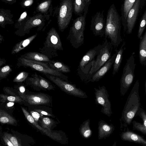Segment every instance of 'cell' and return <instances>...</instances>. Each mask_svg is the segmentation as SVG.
<instances>
[{
	"label": "cell",
	"mask_w": 146,
	"mask_h": 146,
	"mask_svg": "<svg viewBox=\"0 0 146 146\" xmlns=\"http://www.w3.org/2000/svg\"><path fill=\"white\" fill-rule=\"evenodd\" d=\"M139 82L137 80L132 88L119 119L120 129L123 131L130 125L139 109L141 107L140 98L139 95Z\"/></svg>",
	"instance_id": "1"
},
{
	"label": "cell",
	"mask_w": 146,
	"mask_h": 146,
	"mask_svg": "<svg viewBox=\"0 0 146 146\" xmlns=\"http://www.w3.org/2000/svg\"><path fill=\"white\" fill-rule=\"evenodd\" d=\"M121 24L120 16L114 4L111 5L106 15L105 38H109L115 48L119 46L123 41L121 35Z\"/></svg>",
	"instance_id": "2"
},
{
	"label": "cell",
	"mask_w": 146,
	"mask_h": 146,
	"mask_svg": "<svg viewBox=\"0 0 146 146\" xmlns=\"http://www.w3.org/2000/svg\"><path fill=\"white\" fill-rule=\"evenodd\" d=\"M39 50L50 59L58 56V50H63L60 38L54 28H52L47 33L43 46Z\"/></svg>",
	"instance_id": "3"
},
{
	"label": "cell",
	"mask_w": 146,
	"mask_h": 146,
	"mask_svg": "<svg viewBox=\"0 0 146 146\" xmlns=\"http://www.w3.org/2000/svg\"><path fill=\"white\" fill-rule=\"evenodd\" d=\"M87 13L84 12L82 15L76 18L70 29L67 40H69L72 46L77 48L84 43V32L86 26V17Z\"/></svg>",
	"instance_id": "4"
},
{
	"label": "cell",
	"mask_w": 146,
	"mask_h": 146,
	"mask_svg": "<svg viewBox=\"0 0 146 146\" xmlns=\"http://www.w3.org/2000/svg\"><path fill=\"white\" fill-rule=\"evenodd\" d=\"M113 46L107 39L104 38L103 43L98 52L96 60L92 61V66L88 73L87 80H89L111 57Z\"/></svg>",
	"instance_id": "5"
},
{
	"label": "cell",
	"mask_w": 146,
	"mask_h": 146,
	"mask_svg": "<svg viewBox=\"0 0 146 146\" xmlns=\"http://www.w3.org/2000/svg\"><path fill=\"white\" fill-rule=\"evenodd\" d=\"M17 65L19 67L23 66L29 67L44 74H49L57 76L69 82L67 76L62 73L50 68L48 66L47 63L34 61L20 57L17 59Z\"/></svg>",
	"instance_id": "6"
},
{
	"label": "cell",
	"mask_w": 146,
	"mask_h": 146,
	"mask_svg": "<svg viewBox=\"0 0 146 146\" xmlns=\"http://www.w3.org/2000/svg\"><path fill=\"white\" fill-rule=\"evenodd\" d=\"M134 54L132 53L127 60L123 69L120 82V93L124 96L133 83L135 77L134 71L136 66Z\"/></svg>",
	"instance_id": "7"
},
{
	"label": "cell",
	"mask_w": 146,
	"mask_h": 146,
	"mask_svg": "<svg viewBox=\"0 0 146 146\" xmlns=\"http://www.w3.org/2000/svg\"><path fill=\"white\" fill-rule=\"evenodd\" d=\"M73 0H63L60 2L57 16L59 29L63 32L68 27L72 17Z\"/></svg>",
	"instance_id": "8"
},
{
	"label": "cell",
	"mask_w": 146,
	"mask_h": 146,
	"mask_svg": "<svg viewBox=\"0 0 146 146\" xmlns=\"http://www.w3.org/2000/svg\"><path fill=\"white\" fill-rule=\"evenodd\" d=\"M44 75L61 90L67 94L82 98L88 97L85 92L80 88H77L74 84L57 76L49 74H45Z\"/></svg>",
	"instance_id": "9"
},
{
	"label": "cell",
	"mask_w": 146,
	"mask_h": 146,
	"mask_svg": "<svg viewBox=\"0 0 146 146\" xmlns=\"http://www.w3.org/2000/svg\"><path fill=\"white\" fill-rule=\"evenodd\" d=\"M96 103L98 105H101L102 107L101 112L106 115L110 117L112 114L111 105L108 99L109 95L104 86L98 88H94Z\"/></svg>",
	"instance_id": "10"
},
{
	"label": "cell",
	"mask_w": 146,
	"mask_h": 146,
	"mask_svg": "<svg viewBox=\"0 0 146 146\" xmlns=\"http://www.w3.org/2000/svg\"><path fill=\"white\" fill-rule=\"evenodd\" d=\"M27 84L35 90H55V86L48 80L35 72L26 80Z\"/></svg>",
	"instance_id": "11"
},
{
	"label": "cell",
	"mask_w": 146,
	"mask_h": 146,
	"mask_svg": "<svg viewBox=\"0 0 146 146\" xmlns=\"http://www.w3.org/2000/svg\"><path fill=\"white\" fill-rule=\"evenodd\" d=\"M25 97V102L30 106H52V96L45 93L30 92L26 93Z\"/></svg>",
	"instance_id": "12"
},
{
	"label": "cell",
	"mask_w": 146,
	"mask_h": 146,
	"mask_svg": "<svg viewBox=\"0 0 146 146\" xmlns=\"http://www.w3.org/2000/svg\"><path fill=\"white\" fill-rule=\"evenodd\" d=\"M105 24L104 10L97 12L92 17L90 29L95 36L104 37L105 33Z\"/></svg>",
	"instance_id": "13"
},
{
	"label": "cell",
	"mask_w": 146,
	"mask_h": 146,
	"mask_svg": "<svg viewBox=\"0 0 146 146\" xmlns=\"http://www.w3.org/2000/svg\"><path fill=\"white\" fill-rule=\"evenodd\" d=\"M141 8V0H136L130 11L127 19V30L128 34H131L137 22Z\"/></svg>",
	"instance_id": "14"
},
{
	"label": "cell",
	"mask_w": 146,
	"mask_h": 146,
	"mask_svg": "<svg viewBox=\"0 0 146 146\" xmlns=\"http://www.w3.org/2000/svg\"><path fill=\"white\" fill-rule=\"evenodd\" d=\"M120 135L123 141L138 143L143 146H146V140L144 137L130 130L128 127L123 131Z\"/></svg>",
	"instance_id": "15"
},
{
	"label": "cell",
	"mask_w": 146,
	"mask_h": 146,
	"mask_svg": "<svg viewBox=\"0 0 146 146\" xmlns=\"http://www.w3.org/2000/svg\"><path fill=\"white\" fill-rule=\"evenodd\" d=\"M21 108L25 118L32 125L52 139L60 141L61 140V137L60 134L52 132L42 127L35 120L29 113L25 108L21 106Z\"/></svg>",
	"instance_id": "16"
},
{
	"label": "cell",
	"mask_w": 146,
	"mask_h": 146,
	"mask_svg": "<svg viewBox=\"0 0 146 146\" xmlns=\"http://www.w3.org/2000/svg\"><path fill=\"white\" fill-rule=\"evenodd\" d=\"M116 53L114 54L108 61L101 67L93 76L88 80V82L98 81L103 77L111 68L116 56Z\"/></svg>",
	"instance_id": "17"
},
{
	"label": "cell",
	"mask_w": 146,
	"mask_h": 146,
	"mask_svg": "<svg viewBox=\"0 0 146 146\" xmlns=\"http://www.w3.org/2000/svg\"><path fill=\"white\" fill-rule=\"evenodd\" d=\"M1 131L3 135L9 139L14 146H26L25 137L19 132L11 129V132L8 131Z\"/></svg>",
	"instance_id": "18"
},
{
	"label": "cell",
	"mask_w": 146,
	"mask_h": 146,
	"mask_svg": "<svg viewBox=\"0 0 146 146\" xmlns=\"http://www.w3.org/2000/svg\"><path fill=\"white\" fill-rule=\"evenodd\" d=\"M45 16L40 13L30 17L23 27V30L26 33L29 32L32 28L44 25L45 21Z\"/></svg>",
	"instance_id": "19"
},
{
	"label": "cell",
	"mask_w": 146,
	"mask_h": 146,
	"mask_svg": "<svg viewBox=\"0 0 146 146\" xmlns=\"http://www.w3.org/2000/svg\"><path fill=\"white\" fill-rule=\"evenodd\" d=\"M101 46L99 44L94 48L89 50L83 56L78 66L79 71L82 72L85 67L89 63L95 60Z\"/></svg>",
	"instance_id": "20"
},
{
	"label": "cell",
	"mask_w": 146,
	"mask_h": 146,
	"mask_svg": "<svg viewBox=\"0 0 146 146\" xmlns=\"http://www.w3.org/2000/svg\"><path fill=\"white\" fill-rule=\"evenodd\" d=\"M98 139L99 140L106 139L110 136L115 130L114 125L100 120L98 123Z\"/></svg>",
	"instance_id": "21"
},
{
	"label": "cell",
	"mask_w": 146,
	"mask_h": 146,
	"mask_svg": "<svg viewBox=\"0 0 146 146\" xmlns=\"http://www.w3.org/2000/svg\"><path fill=\"white\" fill-rule=\"evenodd\" d=\"M136 0H125L121 5L120 17L121 24L124 31L127 30V19L129 13Z\"/></svg>",
	"instance_id": "22"
},
{
	"label": "cell",
	"mask_w": 146,
	"mask_h": 146,
	"mask_svg": "<svg viewBox=\"0 0 146 146\" xmlns=\"http://www.w3.org/2000/svg\"><path fill=\"white\" fill-rule=\"evenodd\" d=\"M91 0H76L73 1L74 11L79 16L83 15L84 12H87L88 7L91 3Z\"/></svg>",
	"instance_id": "23"
},
{
	"label": "cell",
	"mask_w": 146,
	"mask_h": 146,
	"mask_svg": "<svg viewBox=\"0 0 146 146\" xmlns=\"http://www.w3.org/2000/svg\"><path fill=\"white\" fill-rule=\"evenodd\" d=\"M126 42H123L119 50H116V56L113 64L112 75H114L118 72L123 58V54L125 48Z\"/></svg>",
	"instance_id": "24"
},
{
	"label": "cell",
	"mask_w": 146,
	"mask_h": 146,
	"mask_svg": "<svg viewBox=\"0 0 146 146\" xmlns=\"http://www.w3.org/2000/svg\"><path fill=\"white\" fill-rule=\"evenodd\" d=\"M13 15L10 10L0 9V26L5 28L6 25L13 24Z\"/></svg>",
	"instance_id": "25"
},
{
	"label": "cell",
	"mask_w": 146,
	"mask_h": 146,
	"mask_svg": "<svg viewBox=\"0 0 146 146\" xmlns=\"http://www.w3.org/2000/svg\"><path fill=\"white\" fill-rule=\"evenodd\" d=\"M21 57L34 61L49 62L51 60L47 56L38 52H30L21 55Z\"/></svg>",
	"instance_id": "26"
},
{
	"label": "cell",
	"mask_w": 146,
	"mask_h": 146,
	"mask_svg": "<svg viewBox=\"0 0 146 146\" xmlns=\"http://www.w3.org/2000/svg\"><path fill=\"white\" fill-rule=\"evenodd\" d=\"M139 56L141 65H146V31L140 38Z\"/></svg>",
	"instance_id": "27"
},
{
	"label": "cell",
	"mask_w": 146,
	"mask_h": 146,
	"mask_svg": "<svg viewBox=\"0 0 146 146\" xmlns=\"http://www.w3.org/2000/svg\"><path fill=\"white\" fill-rule=\"evenodd\" d=\"M37 33L19 42L13 46L11 52L12 54L19 53L28 46L36 37Z\"/></svg>",
	"instance_id": "28"
},
{
	"label": "cell",
	"mask_w": 146,
	"mask_h": 146,
	"mask_svg": "<svg viewBox=\"0 0 146 146\" xmlns=\"http://www.w3.org/2000/svg\"><path fill=\"white\" fill-rule=\"evenodd\" d=\"M47 64L50 68L60 72L66 73L70 72V67L61 62L51 60Z\"/></svg>",
	"instance_id": "29"
},
{
	"label": "cell",
	"mask_w": 146,
	"mask_h": 146,
	"mask_svg": "<svg viewBox=\"0 0 146 146\" xmlns=\"http://www.w3.org/2000/svg\"><path fill=\"white\" fill-rule=\"evenodd\" d=\"M0 123L15 126L17 125V121L14 117L1 109H0Z\"/></svg>",
	"instance_id": "30"
},
{
	"label": "cell",
	"mask_w": 146,
	"mask_h": 146,
	"mask_svg": "<svg viewBox=\"0 0 146 146\" xmlns=\"http://www.w3.org/2000/svg\"><path fill=\"white\" fill-rule=\"evenodd\" d=\"M90 120L88 119L84 121L80 127V135L84 138H89L92 135V131L90 127Z\"/></svg>",
	"instance_id": "31"
},
{
	"label": "cell",
	"mask_w": 146,
	"mask_h": 146,
	"mask_svg": "<svg viewBox=\"0 0 146 146\" xmlns=\"http://www.w3.org/2000/svg\"><path fill=\"white\" fill-rule=\"evenodd\" d=\"M31 110L35 111L40 114L48 116L55 117L52 113L51 108L45 106H31Z\"/></svg>",
	"instance_id": "32"
},
{
	"label": "cell",
	"mask_w": 146,
	"mask_h": 146,
	"mask_svg": "<svg viewBox=\"0 0 146 146\" xmlns=\"http://www.w3.org/2000/svg\"><path fill=\"white\" fill-rule=\"evenodd\" d=\"M40 119L38 121L40 123L41 126L50 131H51L52 126L56 123L52 119L44 115L42 116Z\"/></svg>",
	"instance_id": "33"
},
{
	"label": "cell",
	"mask_w": 146,
	"mask_h": 146,
	"mask_svg": "<svg viewBox=\"0 0 146 146\" xmlns=\"http://www.w3.org/2000/svg\"><path fill=\"white\" fill-rule=\"evenodd\" d=\"M52 1L51 0H48L41 3L37 6L36 11L44 15L51 5Z\"/></svg>",
	"instance_id": "34"
},
{
	"label": "cell",
	"mask_w": 146,
	"mask_h": 146,
	"mask_svg": "<svg viewBox=\"0 0 146 146\" xmlns=\"http://www.w3.org/2000/svg\"><path fill=\"white\" fill-rule=\"evenodd\" d=\"M0 102L7 101L14 103L25 102L19 96H14L0 94Z\"/></svg>",
	"instance_id": "35"
},
{
	"label": "cell",
	"mask_w": 146,
	"mask_h": 146,
	"mask_svg": "<svg viewBox=\"0 0 146 146\" xmlns=\"http://www.w3.org/2000/svg\"><path fill=\"white\" fill-rule=\"evenodd\" d=\"M146 22V10L144 11L141 19L138 31L137 37L139 39L142 36L145 30Z\"/></svg>",
	"instance_id": "36"
},
{
	"label": "cell",
	"mask_w": 146,
	"mask_h": 146,
	"mask_svg": "<svg viewBox=\"0 0 146 146\" xmlns=\"http://www.w3.org/2000/svg\"><path fill=\"white\" fill-rule=\"evenodd\" d=\"M27 17V12L25 11L21 14L19 19L16 21L15 27L17 29H19L24 23H25L30 17L28 18Z\"/></svg>",
	"instance_id": "37"
},
{
	"label": "cell",
	"mask_w": 146,
	"mask_h": 146,
	"mask_svg": "<svg viewBox=\"0 0 146 146\" xmlns=\"http://www.w3.org/2000/svg\"><path fill=\"white\" fill-rule=\"evenodd\" d=\"M131 123L133 125V130H137L145 135H146V126L135 120L132 121Z\"/></svg>",
	"instance_id": "38"
},
{
	"label": "cell",
	"mask_w": 146,
	"mask_h": 146,
	"mask_svg": "<svg viewBox=\"0 0 146 146\" xmlns=\"http://www.w3.org/2000/svg\"><path fill=\"white\" fill-rule=\"evenodd\" d=\"M12 70L11 66L8 65L0 68V80L6 78Z\"/></svg>",
	"instance_id": "39"
},
{
	"label": "cell",
	"mask_w": 146,
	"mask_h": 146,
	"mask_svg": "<svg viewBox=\"0 0 146 146\" xmlns=\"http://www.w3.org/2000/svg\"><path fill=\"white\" fill-rule=\"evenodd\" d=\"M29 73L28 72L22 71L17 75L13 80V82H21L26 80L28 77Z\"/></svg>",
	"instance_id": "40"
},
{
	"label": "cell",
	"mask_w": 146,
	"mask_h": 146,
	"mask_svg": "<svg viewBox=\"0 0 146 146\" xmlns=\"http://www.w3.org/2000/svg\"><path fill=\"white\" fill-rule=\"evenodd\" d=\"M137 116L140 117L142 120L143 124L146 125V112L142 108L140 107L137 111L135 117Z\"/></svg>",
	"instance_id": "41"
},
{
	"label": "cell",
	"mask_w": 146,
	"mask_h": 146,
	"mask_svg": "<svg viewBox=\"0 0 146 146\" xmlns=\"http://www.w3.org/2000/svg\"><path fill=\"white\" fill-rule=\"evenodd\" d=\"M0 139L4 146H14L11 141L3 135L1 130L0 131Z\"/></svg>",
	"instance_id": "42"
},
{
	"label": "cell",
	"mask_w": 146,
	"mask_h": 146,
	"mask_svg": "<svg viewBox=\"0 0 146 146\" xmlns=\"http://www.w3.org/2000/svg\"><path fill=\"white\" fill-rule=\"evenodd\" d=\"M29 113L33 117L37 123H38L40 117L43 115L36 111L32 110H31L30 111Z\"/></svg>",
	"instance_id": "43"
},
{
	"label": "cell",
	"mask_w": 146,
	"mask_h": 146,
	"mask_svg": "<svg viewBox=\"0 0 146 146\" xmlns=\"http://www.w3.org/2000/svg\"><path fill=\"white\" fill-rule=\"evenodd\" d=\"M25 90V87L23 86L19 87L17 90L19 97L23 100L24 102L25 101V95L26 94Z\"/></svg>",
	"instance_id": "44"
},
{
	"label": "cell",
	"mask_w": 146,
	"mask_h": 146,
	"mask_svg": "<svg viewBox=\"0 0 146 146\" xmlns=\"http://www.w3.org/2000/svg\"><path fill=\"white\" fill-rule=\"evenodd\" d=\"M34 3L33 0H27L21 2V5L23 8L29 7L32 5Z\"/></svg>",
	"instance_id": "45"
},
{
	"label": "cell",
	"mask_w": 146,
	"mask_h": 146,
	"mask_svg": "<svg viewBox=\"0 0 146 146\" xmlns=\"http://www.w3.org/2000/svg\"><path fill=\"white\" fill-rule=\"evenodd\" d=\"M1 1L6 3L12 5L16 2V0H2Z\"/></svg>",
	"instance_id": "46"
},
{
	"label": "cell",
	"mask_w": 146,
	"mask_h": 146,
	"mask_svg": "<svg viewBox=\"0 0 146 146\" xmlns=\"http://www.w3.org/2000/svg\"><path fill=\"white\" fill-rule=\"evenodd\" d=\"M6 63V60L3 58H0V67L5 64Z\"/></svg>",
	"instance_id": "47"
},
{
	"label": "cell",
	"mask_w": 146,
	"mask_h": 146,
	"mask_svg": "<svg viewBox=\"0 0 146 146\" xmlns=\"http://www.w3.org/2000/svg\"><path fill=\"white\" fill-rule=\"evenodd\" d=\"M4 41L3 37L0 34V44Z\"/></svg>",
	"instance_id": "48"
},
{
	"label": "cell",
	"mask_w": 146,
	"mask_h": 146,
	"mask_svg": "<svg viewBox=\"0 0 146 146\" xmlns=\"http://www.w3.org/2000/svg\"><path fill=\"white\" fill-rule=\"evenodd\" d=\"M117 145V142L116 141H115L113 144V145L112 146H116Z\"/></svg>",
	"instance_id": "49"
},
{
	"label": "cell",
	"mask_w": 146,
	"mask_h": 146,
	"mask_svg": "<svg viewBox=\"0 0 146 146\" xmlns=\"http://www.w3.org/2000/svg\"><path fill=\"white\" fill-rule=\"evenodd\" d=\"M145 94H146V80L145 81Z\"/></svg>",
	"instance_id": "50"
},
{
	"label": "cell",
	"mask_w": 146,
	"mask_h": 146,
	"mask_svg": "<svg viewBox=\"0 0 146 146\" xmlns=\"http://www.w3.org/2000/svg\"><path fill=\"white\" fill-rule=\"evenodd\" d=\"M2 127H1L0 126V131L1 130H2Z\"/></svg>",
	"instance_id": "51"
},
{
	"label": "cell",
	"mask_w": 146,
	"mask_h": 146,
	"mask_svg": "<svg viewBox=\"0 0 146 146\" xmlns=\"http://www.w3.org/2000/svg\"><path fill=\"white\" fill-rule=\"evenodd\" d=\"M0 146H3L2 145L0 144Z\"/></svg>",
	"instance_id": "52"
}]
</instances>
